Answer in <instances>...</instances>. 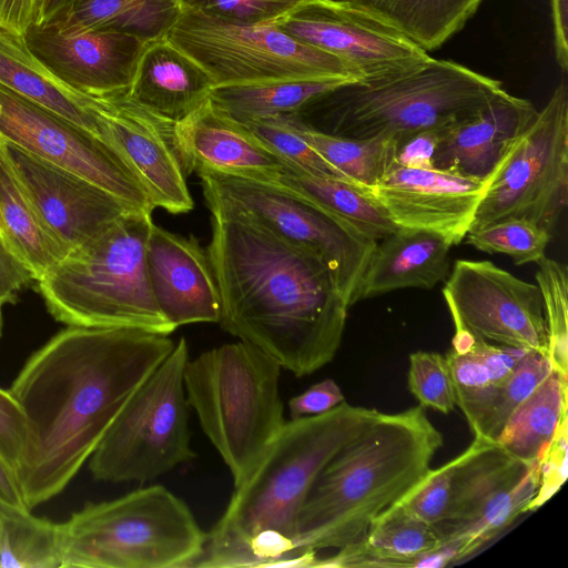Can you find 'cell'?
<instances>
[{"mask_svg": "<svg viewBox=\"0 0 568 568\" xmlns=\"http://www.w3.org/2000/svg\"><path fill=\"white\" fill-rule=\"evenodd\" d=\"M237 122L247 128L262 143L277 155L285 163L286 168L315 175L333 176L351 182L345 175L323 159L301 135L296 126L295 113Z\"/></svg>", "mask_w": 568, "mask_h": 568, "instance_id": "obj_38", "label": "cell"}, {"mask_svg": "<svg viewBox=\"0 0 568 568\" xmlns=\"http://www.w3.org/2000/svg\"><path fill=\"white\" fill-rule=\"evenodd\" d=\"M0 505L27 509L22 500L17 476L10 465L0 456Z\"/></svg>", "mask_w": 568, "mask_h": 568, "instance_id": "obj_51", "label": "cell"}, {"mask_svg": "<svg viewBox=\"0 0 568 568\" xmlns=\"http://www.w3.org/2000/svg\"><path fill=\"white\" fill-rule=\"evenodd\" d=\"M0 235L39 281L68 252L39 217L0 136Z\"/></svg>", "mask_w": 568, "mask_h": 568, "instance_id": "obj_28", "label": "cell"}, {"mask_svg": "<svg viewBox=\"0 0 568 568\" xmlns=\"http://www.w3.org/2000/svg\"><path fill=\"white\" fill-rule=\"evenodd\" d=\"M552 369L546 354L528 351L501 383L459 404L474 437L496 442L515 409Z\"/></svg>", "mask_w": 568, "mask_h": 568, "instance_id": "obj_34", "label": "cell"}, {"mask_svg": "<svg viewBox=\"0 0 568 568\" xmlns=\"http://www.w3.org/2000/svg\"><path fill=\"white\" fill-rule=\"evenodd\" d=\"M440 132L424 131L403 141L397 149L396 163L409 168L433 169L432 159Z\"/></svg>", "mask_w": 568, "mask_h": 568, "instance_id": "obj_48", "label": "cell"}, {"mask_svg": "<svg viewBox=\"0 0 568 568\" xmlns=\"http://www.w3.org/2000/svg\"><path fill=\"white\" fill-rule=\"evenodd\" d=\"M465 237L478 251L505 254L516 265H523L537 263L545 256L551 235L530 221L506 219L469 231Z\"/></svg>", "mask_w": 568, "mask_h": 568, "instance_id": "obj_40", "label": "cell"}, {"mask_svg": "<svg viewBox=\"0 0 568 568\" xmlns=\"http://www.w3.org/2000/svg\"><path fill=\"white\" fill-rule=\"evenodd\" d=\"M443 444L423 407L381 413L317 476L297 517L295 556L311 564L318 550L359 542L376 517L425 479Z\"/></svg>", "mask_w": 568, "mask_h": 568, "instance_id": "obj_4", "label": "cell"}, {"mask_svg": "<svg viewBox=\"0 0 568 568\" xmlns=\"http://www.w3.org/2000/svg\"><path fill=\"white\" fill-rule=\"evenodd\" d=\"M207 207L247 217L283 241L317 256L336 291L353 298L377 242L367 240L303 196L272 181L199 169Z\"/></svg>", "mask_w": 568, "mask_h": 568, "instance_id": "obj_10", "label": "cell"}, {"mask_svg": "<svg viewBox=\"0 0 568 568\" xmlns=\"http://www.w3.org/2000/svg\"><path fill=\"white\" fill-rule=\"evenodd\" d=\"M567 376L552 369L515 409L496 443L524 462H537L567 419Z\"/></svg>", "mask_w": 568, "mask_h": 568, "instance_id": "obj_31", "label": "cell"}, {"mask_svg": "<svg viewBox=\"0 0 568 568\" xmlns=\"http://www.w3.org/2000/svg\"><path fill=\"white\" fill-rule=\"evenodd\" d=\"M207 532L186 503L162 485L88 503L61 523V568H189Z\"/></svg>", "mask_w": 568, "mask_h": 568, "instance_id": "obj_8", "label": "cell"}, {"mask_svg": "<svg viewBox=\"0 0 568 568\" xmlns=\"http://www.w3.org/2000/svg\"><path fill=\"white\" fill-rule=\"evenodd\" d=\"M174 344L136 328L68 326L28 358L9 389L27 425L16 476L28 510L68 486Z\"/></svg>", "mask_w": 568, "mask_h": 568, "instance_id": "obj_1", "label": "cell"}, {"mask_svg": "<svg viewBox=\"0 0 568 568\" xmlns=\"http://www.w3.org/2000/svg\"><path fill=\"white\" fill-rule=\"evenodd\" d=\"M100 134L123 154L155 207L180 214L193 209L175 140V123L143 108L126 92L91 98Z\"/></svg>", "mask_w": 568, "mask_h": 568, "instance_id": "obj_18", "label": "cell"}, {"mask_svg": "<svg viewBox=\"0 0 568 568\" xmlns=\"http://www.w3.org/2000/svg\"><path fill=\"white\" fill-rule=\"evenodd\" d=\"M211 229L220 326L296 377L331 363L349 307L325 264L242 215L211 210Z\"/></svg>", "mask_w": 568, "mask_h": 568, "instance_id": "obj_2", "label": "cell"}, {"mask_svg": "<svg viewBox=\"0 0 568 568\" xmlns=\"http://www.w3.org/2000/svg\"><path fill=\"white\" fill-rule=\"evenodd\" d=\"M181 12L180 0H75L55 20L75 29L118 31L152 42L166 37Z\"/></svg>", "mask_w": 568, "mask_h": 568, "instance_id": "obj_33", "label": "cell"}, {"mask_svg": "<svg viewBox=\"0 0 568 568\" xmlns=\"http://www.w3.org/2000/svg\"><path fill=\"white\" fill-rule=\"evenodd\" d=\"M393 27L426 52L464 29L484 0H345Z\"/></svg>", "mask_w": 568, "mask_h": 568, "instance_id": "obj_30", "label": "cell"}, {"mask_svg": "<svg viewBox=\"0 0 568 568\" xmlns=\"http://www.w3.org/2000/svg\"><path fill=\"white\" fill-rule=\"evenodd\" d=\"M145 264L154 300L175 327L219 323L220 296L206 250L197 240L152 223Z\"/></svg>", "mask_w": 568, "mask_h": 568, "instance_id": "obj_21", "label": "cell"}, {"mask_svg": "<svg viewBox=\"0 0 568 568\" xmlns=\"http://www.w3.org/2000/svg\"><path fill=\"white\" fill-rule=\"evenodd\" d=\"M182 10L233 23H273L304 0H180Z\"/></svg>", "mask_w": 568, "mask_h": 568, "instance_id": "obj_42", "label": "cell"}, {"mask_svg": "<svg viewBox=\"0 0 568 568\" xmlns=\"http://www.w3.org/2000/svg\"><path fill=\"white\" fill-rule=\"evenodd\" d=\"M27 425L23 412L8 390L0 388V456L14 470L23 455Z\"/></svg>", "mask_w": 568, "mask_h": 568, "instance_id": "obj_45", "label": "cell"}, {"mask_svg": "<svg viewBox=\"0 0 568 568\" xmlns=\"http://www.w3.org/2000/svg\"><path fill=\"white\" fill-rule=\"evenodd\" d=\"M528 351L531 349L493 344L455 331L445 357L455 383L457 406L501 383Z\"/></svg>", "mask_w": 568, "mask_h": 568, "instance_id": "obj_36", "label": "cell"}, {"mask_svg": "<svg viewBox=\"0 0 568 568\" xmlns=\"http://www.w3.org/2000/svg\"><path fill=\"white\" fill-rule=\"evenodd\" d=\"M0 84L100 134L92 99L63 84L30 51L23 36L3 28H0Z\"/></svg>", "mask_w": 568, "mask_h": 568, "instance_id": "obj_27", "label": "cell"}, {"mask_svg": "<svg viewBox=\"0 0 568 568\" xmlns=\"http://www.w3.org/2000/svg\"><path fill=\"white\" fill-rule=\"evenodd\" d=\"M166 38L196 61L215 87L312 79L361 82L339 59L275 23H233L182 10Z\"/></svg>", "mask_w": 568, "mask_h": 568, "instance_id": "obj_11", "label": "cell"}, {"mask_svg": "<svg viewBox=\"0 0 568 568\" xmlns=\"http://www.w3.org/2000/svg\"><path fill=\"white\" fill-rule=\"evenodd\" d=\"M567 203L568 84L564 79L490 178L469 231L524 219L551 235Z\"/></svg>", "mask_w": 568, "mask_h": 568, "instance_id": "obj_12", "label": "cell"}, {"mask_svg": "<svg viewBox=\"0 0 568 568\" xmlns=\"http://www.w3.org/2000/svg\"><path fill=\"white\" fill-rule=\"evenodd\" d=\"M567 419L559 425L554 438L538 458L539 486L529 511L542 506L561 487L567 477Z\"/></svg>", "mask_w": 568, "mask_h": 568, "instance_id": "obj_44", "label": "cell"}, {"mask_svg": "<svg viewBox=\"0 0 568 568\" xmlns=\"http://www.w3.org/2000/svg\"><path fill=\"white\" fill-rule=\"evenodd\" d=\"M2 333V307H0V337Z\"/></svg>", "mask_w": 568, "mask_h": 568, "instance_id": "obj_53", "label": "cell"}, {"mask_svg": "<svg viewBox=\"0 0 568 568\" xmlns=\"http://www.w3.org/2000/svg\"><path fill=\"white\" fill-rule=\"evenodd\" d=\"M152 213L130 211L70 251L38 282L49 313L68 326L128 327L170 335L148 277Z\"/></svg>", "mask_w": 568, "mask_h": 568, "instance_id": "obj_5", "label": "cell"}, {"mask_svg": "<svg viewBox=\"0 0 568 568\" xmlns=\"http://www.w3.org/2000/svg\"><path fill=\"white\" fill-rule=\"evenodd\" d=\"M0 568H61V524L0 505Z\"/></svg>", "mask_w": 568, "mask_h": 568, "instance_id": "obj_37", "label": "cell"}, {"mask_svg": "<svg viewBox=\"0 0 568 568\" xmlns=\"http://www.w3.org/2000/svg\"><path fill=\"white\" fill-rule=\"evenodd\" d=\"M346 400L285 422L207 532L196 567H307L295 556L300 510L331 459L379 416Z\"/></svg>", "mask_w": 568, "mask_h": 568, "instance_id": "obj_3", "label": "cell"}, {"mask_svg": "<svg viewBox=\"0 0 568 568\" xmlns=\"http://www.w3.org/2000/svg\"><path fill=\"white\" fill-rule=\"evenodd\" d=\"M23 39L55 78L90 98L126 92L149 43L118 31L75 29L60 20L31 24Z\"/></svg>", "mask_w": 568, "mask_h": 568, "instance_id": "obj_17", "label": "cell"}, {"mask_svg": "<svg viewBox=\"0 0 568 568\" xmlns=\"http://www.w3.org/2000/svg\"><path fill=\"white\" fill-rule=\"evenodd\" d=\"M452 245L442 236L399 227L378 241L353 298L359 301L403 288L430 290L448 277Z\"/></svg>", "mask_w": 568, "mask_h": 568, "instance_id": "obj_24", "label": "cell"}, {"mask_svg": "<svg viewBox=\"0 0 568 568\" xmlns=\"http://www.w3.org/2000/svg\"><path fill=\"white\" fill-rule=\"evenodd\" d=\"M344 400L345 397L336 382L325 378L292 397L287 406L292 419L325 413Z\"/></svg>", "mask_w": 568, "mask_h": 568, "instance_id": "obj_46", "label": "cell"}, {"mask_svg": "<svg viewBox=\"0 0 568 568\" xmlns=\"http://www.w3.org/2000/svg\"><path fill=\"white\" fill-rule=\"evenodd\" d=\"M535 274L539 287L547 333L548 358L562 375L568 373V270L546 255Z\"/></svg>", "mask_w": 568, "mask_h": 568, "instance_id": "obj_39", "label": "cell"}, {"mask_svg": "<svg viewBox=\"0 0 568 568\" xmlns=\"http://www.w3.org/2000/svg\"><path fill=\"white\" fill-rule=\"evenodd\" d=\"M33 275L0 235V307L16 303L18 293Z\"/></svg>", "mask_w": 568, "mask_h": 568, "instance_id": "obj_47", "label": "cell"}, {"mask_svg": "<svg viewBox=\"0 0 568 568\" xmlns=\"http://www.w3.org/2000/svg\"><path fill=\"white\" fill-rule=\"evenodd\" d=\"M6 148L39 217L68 253L122 215L138 211L89 180L16 144L6 141Z\"/></svg>", "mask_w": 568, "mask_h": 568, "instance_id": "obj_19", "label": "cell"}, {"mask_svg": "<svg viewBox=\"0 0 568 568\" xmlns=\"http://www.w3.org/2000/svg\"><path fill=\"white\" fill-rule=\"evenodd\" d=\"M273 23L339 59L359 81L399 74L430 59L399 31L345 0H304Z\"/></svg>", "mask_w": 568, "mask_h": 568, "instance_id": "obj_16", "label": "cell"}, {"mask_svg": "<svg viewBox=\"0 0 568 568\" xmlns=\"http://www.w3.org/2000/svg\"><path fill=\"white\" fill-rule=\"evenodd\" d=\"M538 110L505 89L470 116L443 130L432 159L433 169L459 176L489 180Z\"/></svg>", "mask_w": 568, "mask_h": 568, "instance_id": "obj_22", "label": "cell"}, {"mask_svg": "<svg viewBox=\"0 0 568 568\" xmlns=\"http://www.w3.org/2000/svg\"><path fill=\"white\" fill-rule=\"evenodd\" d=\"M0 538H1V516H0Z\"/></svg>", "mask_w": 568, "mask_h": 568, "instance_id": "obj_54", "label": "cell"}, {"mask_svg": "<svg viewBox=\"0 0 568 568\" xmlns=\"http://www.w3.org/2000/svg\"><path fill=\"white\" fill-rule=\"evenodd\" d=\"M489 181L395 162L368 191L398 227L437 234L453 246L467 235Z\"/></svg>", "mask_w": 568, "mask_h": 568, "instance_id": "obj_20", "label": "cell"}, {"mask_svg": "<svg viewBox=\"0 0 568 568\" xmlns=\"http://www.w3.org/2000/svg\"><path fill=\"white\" fill-rule=\"evenodd\" d=\"M0 136L112 193L134 210L155 209L123 154L108 139L0 84Z\"/></svg>", "mask_w": 568, "mask_h": 568, "instance_id": "obj_14", "label": "cell"}, {"mask_svg": "<svg viewBox=\"0 0 568 568\" xmlns=\"http://www.w3.org/2000/svg\"><path fill=\"white\" fill-rule=\"evenodd\" d=\"M296 126L306 142L332 166L357 186L369 190L396 162L398 143L395 139L376 135L353 139L323 132L297 113Z\"/></svg>", "mask_w": 568, "mask_h": 568, "instance_id": "obj_35", "label": "cell"}, {"mask_svg": "<svg viewBox=\"0 0 568 568\" xmlns=\"http://www.w3.org/2000/svg\"><path fill=\"white\" fill-rule=\"evenodd\" d=\"M282 367L243 342L223 344L189 358L186 400L239 486L284 425Z\"/></svg>", "mask_w": 568, "mask_h": 568, "instance_id": "obj_7", "label": "cell"}, {"mask_svg": "<svg viewBox=\"0 0 568 568\" xmlns=\"http://www.w3.org/2000/svg\"><path fill=\"white\" fill-rule=\"evenodd\" d=\"M455 460L430 469L425 479L399 503L415 517L436 526L445 517L449 504Z\"/></svg>", "mask_w": 568, "mask_h": 568, "instance_id": "obj_43", "label": "cell"}, {"mask_svg": "<svg viewBox=\"0 0 568 568\" xmlns=\"http://www.w3.org/2000/svg\"><path fill=\"white\" fill-rule=\"evenodd\" d=\"M214 88L211 75L164 37L146 44L126 94L178 123L205 103Z\"/></svg>", "mask_w": 568, "mask_h": 568, "instance_id": "obj_25", "label": "cell"}, {"mask_svg": "<svg viewBox=\"0 0 568 568\" xmlns=\"http://www.w3.org/2000/svg\"><path fill=\"white\" fill-rule=\"evenodd\" d=\"M503 90L499 80L430 57L399 74L343 85L304 109L318 112L314 128L323 132L353 139L384 135L399 145L419 132L465 120Z\"/></svg>", "mask_w": 568, "mask_h": 568, "instance_id": "obj_6", "label": "cell"}, {"mask_svg": "<svg viewBox=\"0 0 568 568\" xmlns=\"http://www.w3.org/2000/svg\"><path fill=\"white\" fill-rule=\"evenodd\" d=\"M409 392L423 408L448 414L457 407L456 387L445 355L417 351L409 355Z\"/></svg>", "mask_w": 568, "mask_h": 568, "instance_id": "obj_41", "label": "cell"}, {"mask_svg": "<svg viewBox=\"0 0 568 568\" xmlns=\"http://www.w3.org/2000/svg\"><path fill=\"white\" fill-rule=\"evenodd\" d=\"M352 79L285 80L215 87L210 101L235 121L300 113Z\"/></svg>", "mask_w": 568, "mask_h": 568, "instance_id": "obj_32", "label": "cell"}, {"mask_svg": "<svg viewBox=\"0 0 568 568\" xmlns=\"http://www.w3.org/2000/svg\"><path fill=\"white\" fill-rule=\"evenodd\" d=\"M189 345L180 337L171 353L126 402L89 458L94 479L146 483L191 462L184 368Z\"/></svg>", "mask_w": 568, "mask_h": 568, "instance_id": "obj_9", "label": "cell"}, {"mask_svg": "<svg viewBox=\"0 0 568 568\" xmlns=\"http://www.w3.org/2000/svg\"><path fill=\"white\" fill-rule=\"evenodd\" d=\"M272 182L316 204L367 240L378 242L399 229L368 190L345 180L285 166Z\"/></svg>", "mask_w": 568, "mask_h": 568, "instance_id": "obj_29", "label": "cell"}, {"mask_svg": "<svg viewBox=\"0 0 568 568\" xmlns=\"http://www.w3.org/2000/svg\"><path fill=\"white\" fill-rule=\"evenodd\" d=\"M37 0H0V28L23 36L34 22Z\"/></svg>", "mask_w": 568, "mask_h": 568, "instance_id": "obj_49", "label": "cell"}, {"mask_svg": "<svg viewBox=\"0 0 568 568\" xmlns=\"http://www.w3.org/2000/svg\"><path fill=\"white\" fill-rule=\"evenodd\" d=\"M74 1L75 0H37L33 24L64 17Z\"/></svg>", "mask_w": 568, "mask_h": 568, "instance_id": "obj_52", "label": "cell"}, {"mask_svg": "<svg viewBox=\"0 0 568 568\" xmlns=\"http://www.w3.org/2000/svg\"><path fill=\"white\" fill-rule=\"evenodd\" d=\"M555 55L562 72L568 71V0H550Z\"/></svg>", "mask_w": 568, "mask_h": 568, "instance_id": "obj_50", "label": "cell"}, {"mask_svg": "<svg viewBox=\"0 0 568 568\" xmlns=\"http://www.w3.org/2000/svg\"><path fill=\"white\" fill-rule=\"evenodd\" d=\"M175 140L185 174L211 169L242 178L272 181L285 163L247 128L210 99L175 123Z\"/></svg>", "mask_w": 568, "mask_h": 568, "instance_id": "obj_23", "label": "cell"}, {"mask_svg": "<svg viewBox=\"0 0 568 568\" xmlns=\"http://www.w3.org/2000/svg\"><path fill=\"white\" fill-rule=\"evenodd\" d=\"M454 460L447 511L434 527L442 545L454 542L466 557L529 511L539 468L538 460L524 462L480 437Z\"/></svg>", "mask_w": 568, "mask_h": 568, "instance_id": "obj_13", "label": "cell"}, {"mask_svg": "<svg viewBox=\"0 0 568 568\" xmlns=\"http://www.w3.org/2000/svg\"><path fill=\"white\" fill-rule=\"evenodd\" d=\"M440 545L434 526L397 503L373 520L359 542L316 558L314 567H415L422 556Z\"/></svg>", "mask_w": 568, "mask_h": 568, "instance_id": "obj_26", "label": "cell"}, {"mask_svg": "<svg viewBox=\"0 0 568 568\" xmlns=\"http://www.w3.org/2000/svg\"><path fill=\"white\" fill-rule=\"evenodd\" d=\"M442 293L455 331L547 355L544 306L537 284L489 261L457 260Z\"/></svg>", "mask_w": 568, "mask_h": 568, "instance_id": "obj_15", "label": "cell"}]
</instances>
